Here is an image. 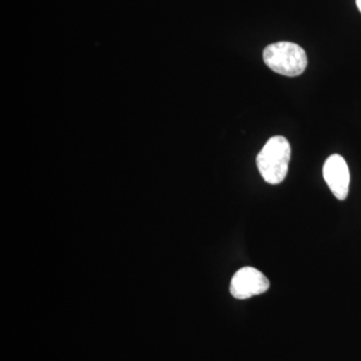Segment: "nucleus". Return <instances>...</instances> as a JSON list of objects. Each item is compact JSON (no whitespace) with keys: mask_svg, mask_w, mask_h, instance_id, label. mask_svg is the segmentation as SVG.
<instances>
[{"mask_svg":"<svg viewBox=\"0 0 361 361\" xmlns=\"http://www.w3.org/2000/svg\"><path fill=\"white\" fill-rule=\"evenodd\" d=\"M290 157V144L284 137L275 135L268 140L256 160L259 173L266 183L277 185L283 182L288 173Z\"/></svg>","mask_w":361,"mask_h":361,"instance_id":"obj_1","label":"nucleus"},{"mask_svg":"<svg viewBox=\"0 0 361 361\" xmlns=\"http://www.w3.org/2000/svg\"><path fill=\"white\" fill-rule=\"evenodd\" d=\"M263 59L268 68L286 77H298L307 66L305 51L294 42H280L268 45L263 52Z\"/></svg>","mask_w":361,"mask_h":361,"instance_id":"obj_2","label":"nucleus"},{"mask_svg":"<svg viewBox=\"0 0 361 361\" xmlns=\"http://www.w3.org/2000/svg\"><path fill=\"white\" fill-rule=\"evenodd\" d=\"M269 287V280L261 271L253 267H244L233 276L230 292L234 298L244 300L265 293Z\"/></svg>","mask_w":361,"mask_h":361,"instance_id":"obj_3","label":"nucleus"},{"mask_svg":"<svg viewBox=\"0 0 361 361\" xmlns=\"http://www.w3.org/2000/svg\"><path fill=\"white\" fill-rule=\"evenodd\" d=\"M323 178L330 191L338 200H345L349 192L350 174L345 160L341 155L330 156L323 166Z\"/></svg>","mask_w":361,"mask_h":361,"instance_id":"obj_4","label":"nucleus"},{"mask_svg":"<svg viewBox=\"0 0 361 361\" xmlns=\"http://www.w3.org/2000/svg\"><path fill=\"white\" fill-rule=\"evenodd\" d=\"M356 6H357V8L360 9L361 13V0H356Z\"/></svg>","mask_w":361,"mask_h":361,"instance_id":"obj_5","label":"nucleus"}]
</instances>
